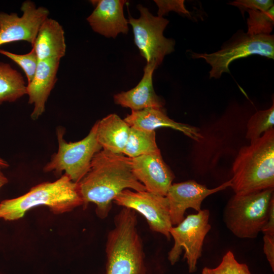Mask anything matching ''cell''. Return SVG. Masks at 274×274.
<instances>
[{
	"label": "cell",
	"mask_w": 274,
	"mask_h": 274,
	"mask_svg": "<svg viewBox=\"0 0 274 274\" xmlns=\"http://www.w3.org/2000/svg\"><path fill=\"white\" fill-rule=\"evenodd\" d=\"M77 184L83 209L94 203L100 219L108 216L112 202L123 190H146L132 173L129 157L103 149L94 155L89 170Z\"/></svg>",
	"instance_id": "6da1fadb"
},
{
	"label": "cell",
	"mask_w": 274,
	"mask_h": 274,
	"mask_svg": "<svg viewBox=\"0 0 274 274\" xmlns=\"http://www.w3.org/2000/svg\"><path fill=\"white\" fill-rule=\"evenodd\" d=\"M231 186L245 195L274 187V129L242 147L233 163Z\"/></svg>",
	"instance_id": "7a4b0ae2"
},
{
	"label": "cell",
	"mask_w": 274,
	"mask_h": 274,
	"mask_svg": "<svg viewBox=\"0 0 274 274\" xmlns=\"http://www.w3.org/2000/svg\"><path fill=\"white\" fill-rule=\"evenodd\" d=\"M136 212L123 208L115 216L106 243V274H146Z\"/></svg>",
	"instance_id": "3957f363"
},
{
	"label": "cell",
	"mask_w": 274,
	"mask_h": 274,
	"mask_svg": "<svg viewBox=\"0 0 274 274\" xmlns=\"http://www.w3.org/2000/svg\"><path fill=\"white\" fill-rule=\"evenodd\" d=\"M42 205L48 207L54 214L82 206L77 183L63 174L55 181L38 184L21 196L1 202L0 218L8 221L19 219L30 209Z\"/></svg>",
	"instance_id": "277c9868"
},
{
	"label": "cell",
	"mask_w": 274,
	"mask_h": 274,
	"mask_svg": "<svg viewBox=\"0 0 274 274\" xmlns=\"http://www.w3.org/2000/svg\"><path fill=\"white\" fill-rule=\"evenodd\" d=\"M273 188L245 194H234L224 210V221L228 229L242 238H254L265 225Z\"/></svg>",
	"instance_id": "5b68a950"
},
{
	"label": "cell",
	"mask_w": 274,
	"mask_h": 274,
	"mask_svg": "<svg viewBox=\"0 0 274 274\" xmlns=\"http://www.w3.org/2000/svg\"><path fill=\"white\" fill-rule=\"evenodd\" d=\"M256 54L274 59L273 35H251L239 30L219 50L210 54L192 52L191 55L192 58L204 59L211 66L210 78L218 79L224 73H230L229 65L234 60Z\"/></svg>",
	"instance_id": "8992f818"
},
{
	"label": "cell",
	"mask_w": 274,
	"mask_h": 274,
	"mask_svg": "<svg viewBox=\"0 0 274 274\" xmlns=\"http://www.w3.org/2000/svg\"><path fill=\"white\" fill-rule=\"evenodd\" d=\"M64 134V128L57 129L58 150L43 170L58 175L64 172L73 182L78 183L89 170L94 155L102 150L97 140L96 125H93L85 138L77 142H66Z\"/></svg>",
	"instance_id": "52a82bcc"
},
{
	"label": "cell",
	"mask_w": 274,
	"mask_h": 274,
	"mask_svg": "<svg viewBox=\"0 0 274 274\" xmlns=\"http://www.w3.org/2000/svg\"><path fill=\"white\" fill-rule=\"evenodd\" d=\"M136 8L140 17L135 19L129 15L128 23L132 26L134 42L141 55L146 59L147 64H153L157 68L165 56L175 50V40L163 36L169 21L163 17L153 16L141 5Z\"/></svg>",
	"instance_id": "ba28073f"
},
{
	"label": "cell",
	"mask_w": 274,
	"mask_h": 274,
	"mask_svg": "<svg viewBox=\"0 0 274 274\" xmlns=\"http://www.w3.org/2000/svg\"><path fill=\"white\" fill-rule=\"evenodd\" d=\"M210 212L201 210L190 214L169 231L174 240V246L168 253V260L172 265L180 259L183 250L190 273L196 271L198 260L201 256L206 236L211 228L209 223Z\"/></svg>",
	"instance_id": "9c48e42d"
},
{
	"label": "cell",
	"mask_w": 274,
	"mask_h": 274,
	"mask_svg": "<svg viewBox=\"0 0 274 274\" xmlns=\"http://www.w3.org/2000/svg\"><path fill=\"white\" fill-rule=\"evenodd\" d=\"M116 204L138 212L146 219L150 229L160 233L167 239L172 225L169 207L166 196L146 190L136 191L125 189L114 199Z\"/></svg>",
	"instance_id": "30bf717a"
},
{
	"label": "cell",
	"mask_w": 274,
	"mask_h": 274,
	"mask_svg": "<svg viewBox=\"0 0 274 274\" xmlns=\"http://www.w3.org/2000/svg\"><path fill=\"white\" fill-rule=\"evenodd\" d=\"M19 17L16 13L0 12V46L19 41L33 44L40 26L48 18L46 8H37L30 1L24 2Z\"/></svg>",
	"instance_id": "8fae6325"
},
{
	"label": "cell",
	"mask_w": 274,
	"mask_h": 274,
	"mask_svg": "<svg viewBox=\"0 0 274 274\" xmlns=\"http://www.w3.org/2000/svg\"><path fill=\"white\" fill-rule=\"evenodd\" d=\"M230 186V180L213 189L194 180L172 184L165 196L168 201L172 225H177L183 220L187 209L199 212L201 203L207 196Z\"/></svg>",
	"instance_id": "7c38bea8"
},
{
	"label": "cell",
	"mask_w": 274,
	"mask_h": 274,
	"mask_svg": "<svg viewBox=\"0 0 274 274\" xmlns=\"http://www.w3.org/2000/svg\"><path fill=\"white\" fill-rule=\"evenodd\" d=\"M129 162L132 173L146 191L166 196L175 176L160 151L129 158Z\"/></svg>",
	"instance_id": "4fadbf2b"
},
{
	"label": "cell",
	"mask_w": 274,
	"mask_h": 274,
	"mask_svg": "<svg viewBox=\"0 0 274 274\" xmlns=\"http://www.w3.org/2000/svg\"><path fill=\"white\" fill-rule=\"evenodd\" d=\"M94 10L87 18L92 29L107 38H115L119 33L127 34L128 21L123 14L124 0L90 1Z\"/></svg>",
	"instance_id": "5bb4252c"
},
{
	"label": "cell",
	"mask_w": 274,
	"mask_h": 274,
	"mask_svg": "<svg viewBox=\"0 0 274 274\" xmlns=\"http://www.w3.org/2000/svg\"><path fill=\"white\" fill-rule=\"evenodd\" d=\"M60 60L39 61L35 75L27 83L28 103L33 105L31 118L36 120L45 112V104L57 81Z\"/></svg>",
	"instance_id": "9a60e30c"
},
{
	"label": "cell",
	"mask_w": 274,
	"mask_h": 274,
	"mask_svg": "<svg viewBox=\"0 0 274 274\" xmlns=\"http://www.w3.org/2000/svg\"><path fill=\"white\" fill-rule=\"evenodd\" d=\"M124 120L130 127L140 129L155 131L159 127H167L182 132L195 141L199 142L203 138L199 129L171 119L163 108H149L131 111Z\"/></svg>",
	"instance_id": "2e32d148"
},
{
	"label": "cell",
	"mask_w": 274,
	"mask_h": 274,
	"mask_svg": "<svg viewBox=\"0 0 274 274\" xmlns=\"http://www.w3.org/2000/svg\"><path fill=\"white\" fill-rule=\"evenodd\" d=\"M155 66L147 64L142 80L134 88L127 91H123L114 96L116 104L131 111H139L146 108H163V100L155 93L152 81L153 73Z\"/></svg>",
	"instance_id": "e0dca14e"
},
{
	"label": "cell",
	"mask_w": 274,
	"mask_h": 274,
	"mask_svg": "<svg viewBox=\"0 0 274 274\" xmlns=\"http://www.w3.org/2000/svg\"><path fill=\"white\" fill-rule=\"evenodd\" d=\"M32 46L39 61L60 60L66 51L62 26L56 20L47 18L40 26Z\"/></svg>",
	"instance_id": "ac0fdd59"
},
{
	"label": "cell",
	"mask_w": 274,
	"mask_h": 274,
	"mask_svg": "<svg viewBox=\"0 0 274 274\" xmlns=\"http://www.w3.org/2000/svg\"><path fill=\"white\" fill-rule=\"evenodd\" d=\"M97 141L102 149L123 154L129 136L130 126L116 114H111L95 123Z\"/></svg>",
	"instance_id": "d6986e66"
},
{
	"label": "cell",
	"mask_w": 274,
	"mask_h": 274,
	"mask_svg": "<svg viewBox=\"0 0 274 274\" xmlns=\"http://www.w3.org/2000/svg\"><path fill=\"white\" fill-rule=\"evenodd\" d=\"M26 86L19 72L10 64L0 62V104L15 101L27 94Z\"/></svg>",
	"instance_id": "ffe728a7"
},
{
	"label": "cell",
	"mask_w": 274,
	"mask_h": 274,
	"mask_svg": "<svg viewBox=\"0 0 274 274\" xmlns=\"http://www.w3.org/2000/svg\"><path fill=\"white\" fill-rule=\"evenodd\" d=\"M160 151L155 137V131L130 127L127 142L123 154L129 158Z\"/></svg>",
	"instance_id": "44dd1931"
},
{
	"label": "cell",
	"mask_w": 274,
	"mask_h": 274,
	"mask_svg": "<svg viewBox=\"0 0 274 274\" xmlns=\"http://www.w3.org/2000/svg\"><path fill=\"white\" fill-rule=\"evenodd\" d=\"M274 126V104L268 109L255 113L247 124L246 138L252 142Z\"/></svg>",
	"instance_id": "7402d4cb"
},
{
	"label": "cell",
	"mask_w": 274,
	"mask_h": 274,
	"mask_svg": "<svg viewBox=\"0 0 274 274\" xmlns=\"http://www.w3.org/2000/svg\"><path fill=\"white\" fill-rule=\"evenodd\" d=\"M247 33L251 35H269L274 25V7L266 11L249 10Z\"/></svg>",
	"instance_id": "603a6c76"
},
{
	"label": "cell",
	"mask_w": 274,
	"mask_h": 274,
	"mask_svg": "<svg viewBox=\"0 0 274 274\" xmlns=\"http://www.w3.org/2000/svg\"><path fill=\"white\" fill-rule=\"evenodd\" d=\"M0 53L10 58L23 70L28 83L31 81L39 62L37 55L33 48L30 52L24 54H17L2 49H0Z\"/></svg>",
	"instance_id": "cb8c5ba5"
},
{
	"label": "cell",
	"mask_w": 274,
	"mask_h": 274,
	"mask_svg": "<svg viewBox=\"0 0 274 274\" xmlns=\"http://www.w3.org/2000/svg\"><path fill=\"white\" fill-rule=\"evenodd\" d=\"M211 269L214 274H251L247 265L238 262L231 251L226 253L217 267Z\"/></svg>",
	"instance_id": "d4e9b609"
},
{
	"label": "cell",
	"mask_w": 274,
	"mask_h": 274,
	"mask_svg": "<svg viewBox=\"0 0 274 274\" xmlns=\"http://www.w3.org/2000/svg\"><path fill=\"white\" fill-rule=\"evenodd\" d=\"M228 4L237 7L243 15L249 10L266 11L273 7V1L271 0H236Z\"/></svg>",
	"instance_id": "484cf974"
},
{
	"label": "cell",
	"mask_w": 274,
	"mask_h": 274,
	"mask_svg": "<svg viewBox=\"0 0 274 274\" xmlns=\"http://www.w3.org/2000/svg\"><path fill=\"white\" fill-rule=\"evenodd\" d=\"M158 7V16L162 17L169 11H175L185 15H190L185 8L184 1H154Z\"/></svg>",
	"instance_id": "4316f807"
},
{
	"label": "cell",
	"mask_w": 274,
	"mask_h": 274,
	"mask_svg": "<svg viewBox=\"0 0 274 274\" xmlns=\"http://www.w3.org/2000/svg\"><path fill=\"white\" fill-rule=\"evenodd\" d=\"M263 252L274 271V235L264 234Z\"/></svg>",
	"instance_id": "83f0119b"
},
{
	"label": "cell",
	"mask_w": 274,
	"mask_h": 274,
	"mask_svg": "<svg viewBox=\"0 0 274 274\" xmlns=\"http://www.w3.org/2000/svg\"><path fill=\"white\" fill-rule=\"evenodd\" d=\"M261 232L264 234L274 235V198L271 201L267 220Z\"/></svg>",
	"instance_id": "f1b7e54d"
},
{
	"label": "cell",
	"mask_w": 274,
	"mask_h": 274,
	"mask_svg": "<svg viewBox=\"0 0 274 274\" xmlns=\"http://www.w3.org/2000/svg\"><path fill=\"white\" fill-rule=\"evenodd\" d=\"M2 167L0 165V188L8 182L7 178L5 176L1 170Z\"/></svg>",
	"instance_id": "f546056e"
},
{
	"label": "cell",
	"mask_w": 274,
	"mask_h": 274,
	"mask_svg": "<svg viewBox=\"0 0 274 274\" xmlns=\"http://www.w3.org/2000/svg\"><path fill=\"white\" fill-rule=\"evenodd\" d=\"M202 274H214L212 271L211 269L207 267L203 268L202 270Z\"/></svg>",
	"instance_id": "4dcf8cb0"
},
{
	"label": "cell",
	"mask_w": 274,
	"mask_h": 274,
	"mask_svg": "<svg viewBox=\"0 0 274 274\" xmlns=\"http://www.w3.org/2000/svg\"><path fill=\"white\" fill-rule=\"evenodd\" d=\"M0 165L2 167H7L9 166V164L6 161L0 158Z\"/></svg>",
	"instance_id": "1f68e13d"
}]
</instances>
